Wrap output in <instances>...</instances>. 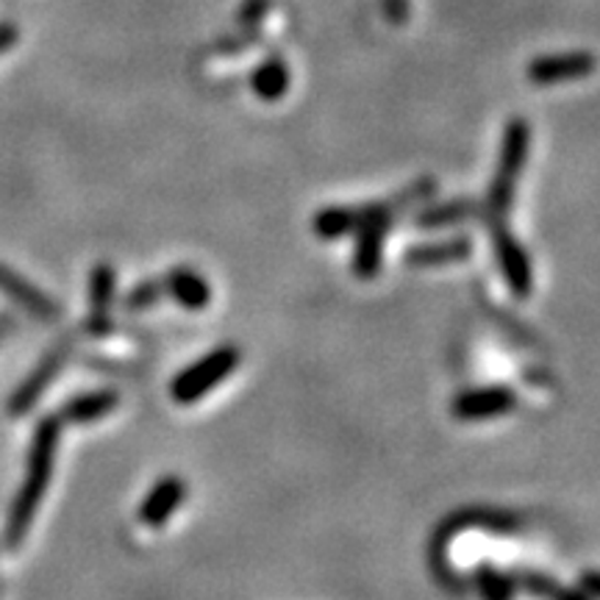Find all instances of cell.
Masks as SVG:
<instances>
[{"label": "cell", "mask_w": 600, "mask_h": 600, "mask_svg": "<svg viewBox=\"0 0 600 600\" xmlns=\"http://www.w3.org/2000/svg\"><path fill=\"white\" fill-rule=\"evenodd\" d=\"M58 417L42 419L40 428L34 434L29 454V472H25L23 490H20L18 501H14L12 514H9V545L23 543L25 531H29L31 520H34L36 509H40L42 498H45L47 484L53 476V459H56V443H58Z\"/></svg>", "instance_id": "obj_1"}, {"label": "cell", "mask_w": 600, "mask_h": 600, "mask_svg": "<svg viewBox=\"0 0 600 600\" xmlns=\"http://www.w3.org/2000/svg\"><path fill=\"white\" fill-rule=\"evenodd\" d=\"M528 145H531V129L525 120H509L506 131H503L501 142V156H498L495 167V182H492L490 193H487L484 206H481V215L492 222L506 220L509 209L514 204V193H517V182L523 175L525 159H528Z\"/></svg>", "instance_id": "obj_2"}, {"label": "cell", "mask_w": 600, "mask_h": 600, "mask_svg": "<svg viewBox=\"0 0 600 600\" xmlns=\"http://www.w3.org/2000/svg\"><path fill=\"white\" fill-rule=\"evenodd\" d=\"M239 364V350L233 345H222V348H215L209 356H204L200 362H195L193 368L184 370L178 379L170 386V395H173L175 403L182 406H189V403L200 401L206 392L215 390L217 384L228 379V375L237 370Z\"/></svg>", "instance_id": "obj_3"}, {"label": "cell", "mask_w": 600, "mask_h": 600, "mask_svg": "<svg viewBox=\"0 0 600 600\" xmlns=\"http://www.w3.org/2000/svg\"><path fill=\"white\" fill-rule=\"evenodd\" d=\"M490 228L503 281H506L509 292H512L514 297L525 301V297L531 295V290H534V273H531L528 253H525V248L520 246L517 237H514L503 222H492Z\"/></svg>", "instance_id": "obj_4"}, {"label": "cell", "mask_w": 600, "mask_h": 600, "mask_svg": "<svg viewBox=\"0 0 600 600\" xmlns=\"http://www.w3.org/2000/svg\"><path fill=\"white\" fill-rule=\"evenodd\" d=\"M598 70V58L589 51H570V53H550V56L534 58L528 65V81L539 87L550 84H565L587 78Z\"/></svg>", "instance_id": "obj_5"}, {"label": "cell", "mask_w": 600, "mask_h": 600, "mask_svg": "<svg viewBox=\"0 0 600 600\" xmlns=\"http://www.w3.org/2000/svg\"><path fill=\"white\" fill-rule=\"evenodd\" d=\"M517 406V395L506 386H478V390L461 392L454 401V417L465 419V423H476V419H490L509 414Z\"/></svg>", "instance_id": "obj_6"}, {"label": "cell", "mask_w": 600, "mask_h": 600, "mask_svg": "<svg viewBox=\"0 0 600 600\" xmlns=\"http://www.w3.org/2000/svg\"><path fill=\"white\" fill-rule=\"evenodd\" d=\"M392 217H373L356 228V251H353V275L362 281L375 279L381 273V259H384V239L390 233Z\"/></svg>", "instance_id": "obj_7"}, {"label": "cell", "mask_w": 600, "mask_h": 600, "mask_svg": "<svg viewBox=\"0 0 600 600\" xmlns=\"http://www.w3.org/2000/svg\"><path fill=\"white\" fill-rule=\"evenodd\" d=\"M184 498H187V484H184L182 478L175 476L162 478V481L148 492L145 501H142L140 520L145 525H151V528H159V525H164L173 517V512L182 506Z\"/></svg>", "instance_id": "obj_8"}, {"label": "cell", "mask_w": 600, "mask_h": 600, "mask_svg": "<svg viewBox=\"0 0 600 600\" xmlns=\"http://www.w3.org/2000/svg\"><path fill=\"white\" fill-rule=\"evenodd\" d=\"M164 295H170L175 304H182L184 309L198 312L206 309L211 301V286L209 281L200 273H195L193 268H173L164 275Z\"/></svg>", "instance_id": "obj_9"}, {"label": "cell", "mask_w": 600, "mask_h": 600, "mask_svg": "<svg viewBox=\"0 0 600 600\" xmlns=\"http://www.w3.org/2000/svg\"><path fill=\"white\" fill-rule=\"evenodd\" d=\"M114 286L117 275L109 264H98L92 270V279H89V306H92V317H89V331L103 337L111 328V301H114Z\"/></svg>", "instance_id": "obj_10"}, {"label": "cell", "mask_w": 600, "mask_h": 600, "mask_svg": "<svg viewBox=\"0 0 600 600\" xmlns=\"http://www.w3.org/2000/svg\"><path fill=\"white\" fill-rule=\"evenodd\" d=\"M472 257V239L470 237H454L445 242H428V246H414L406 253L408 268H437V264L461 262V259Z\"/></svg>", "instance_id": "obj_11"}, {"label": "cell", "mask_w": 600, "mask_h": 600, "mask_svg": "<svg viewBox=\"0 0 600 600\" xmlns=\"http://www.w3.org/2000/svg\"><path fill=\"white\" fill-rule=\"evenodd\" d=\"M117 403H120V395L111 390L89 392V395H78L62 408L58 419H67V423H76V426H84V423H95V419L106 417L109 412H114Z\"/></svg>", "instance_id": "obj_12"}, {"label": "cell", "mask_w": 600, "mask_h": 600, "mask_svg": "<svg viewBox=\"0 0 600 600\" xmlns=\"http://www.w3.org/2000/svg\"><path fill=\"white\" fill-rule=\"evenodd\" d=\"M0 290L7 292V295H12L18 304H23L25 309H29L31 315L40 317V320H56L58 317V309L51 297H45L42 292H36L34 286L25 284L23 279L7 273V270H0Z\"/></svg>", "instance_id": "obj_13"}, {"label": "cell", "mask_w": 600, "mask_h": 600, "mask_svg": "<svg viewBox=\"0 0 600 600\" xmlns=\"http://www.w3.org/2000/svg\"><path fill=\"white\" fill-rule=\"evenodd\" d=\"M481 215V206L476 204L472 198H456L448 200V204H437L428 206L417 215L414 226L417 228H445V226H456V222H465L470 217Z\"/></svg>", "instance_id": "obj_14"}, {"label": "cell", "mask_w": 600, "mask_h": 600, "mask_svg": "<svg viewBox=\"0 0 600 600\" xmlns=\"http://www.w3.org/2000/svg\"><path fill=\"white\" fill-rule=\"evenodd\" d=\"M67 353H70V342H62L51 356H45V362L36 368V373L31 375L29 384L18 392V397H14V412H25V408H31V403L40 397V392L45 390V386L53 381V375L58 373V368H62V362L67 359Z\"/></svg>", "instance_id": "obj_15"}, {"label": "cell", "mask_w": 600, "mask_h": 600, "mask_svg": "<svg viewBox=\"0 0 600 600\" xmlns=\"http://www.w3.org/2000/svg\"><path fill=\"white\" fill-rule=\"evenodd\" d=\"M290 81H292L290 67H286L279 56L268 58V62L259 65V70L251 76L253 95H257L259 100H268V103L284 98L286 89H290Z\"/></svg>", "instance_id": "obj_16"}, {"label": "cell", "mask_w": 600, "mask_h": 600, "mask_svg": "<svg viewBox=\"0 0 600 600\" xmlns=\"http://www.w3.org/2000/svg\"><path fill=\"white\" fill-rule=\"evenodd\" d=\"M312 226H315V233L320 239L345 237V233L356 231L353 206H328V209L317 211Z\"/></svg>", "instance_id": "obj_17"}, {"label": "cell", "mask_w": 600, "mask_h": 600, "mask_svg": "<svg viewBox=\"0 0 600 600\" xmlns=\"http://www.w3.org/2000/svg\"><path fill=\"white\" fill-rule=\"evenodd\" d=\"M512 578H514V583H520L523 589H528V592L539 594V598H545V600H589L587 594L572 592V589L561 587L559 581L543 576V572H514Z\"/></svg>", "instance_id": "obj_18"}, {"label": "cell", "mask_w": 600, "mask_h": 600, "mask_svg": "<svg viewBox=\"0 0 600 600\" xmlns=\"http://www.w3.org/2000/svg\"><path fill=\"white\" fill-rule=\"evenodd\" d=\"M476 587L478 592H481V600H512L517 583H514V578L506 576V572L481 565L476 570Z\"/></svg>", "instance_id": "obj_19"}, {"label": "cell", "mask_w": 600, "mask_h": 600, "mask_svg": "<svg viewBox=\"0 0 600 600\" xmlns=\"http://www.w3.org/2000/svg\"><path fill=\"white\" fill-rule=\"evenodd\" d=\"M162 297H164V281L148 279V281H142V284H137L134 290L126 295L123 304L129 312H145V309H151V306H156Z\"/></svg>", "instance_id": "obj_20"}, {"label": "cell", "mask_w": 600, "mask_h": 600, "mask_svg": "<svg viewBox=\"0 0 600 600\" xmlns=\"http://www.w3.org/2000/svg\"><path fill=\"white\" fill-rule=\"evenodd\" d=\"M384 12H386V18H390L395 25L406 23L408 0H384Z\"/></svg>", "instance_id": "obj_21"}, {"label": "cell", "mask_w": 600, "mask_h": 600, "mask_svg": "<svg viewBox=\"0 0 600 600\" xmlns=\"http://www.w3.org/2000/svg\"><path fill=\"white\" fill-rule=\"evenodd\" d=\"M20 31L12 23H0V53L12 51L14 42H18Z\"/></svg>", "instance_id": "obj_22"}, {"label": "cell", "mask_w": 600, "mask_h": 600, "mask_svg": "<svg viewBox=\"0 0 600 600\" xmlns=\"http://www.w3.org/2000/svg\"><path fill=\"white\" fill-rule=\"evenodd\" d=\"M581 587L587 598H600V572H583Z\"/></svg>", "instance_id": "obj_23"}]
</instances>
